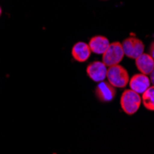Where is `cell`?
<instances>
[{
  "label": "cell",
  "instance_id": "obj_1",
  "mask_svg": "<svg viewBox=\"0 0 154 154\" xmlns=\"http://www.w3.org/2000/svg\"><path fill=\"white\" fill-rule=\"evenodd\" d=\"M106 78L108 82L115 88H125L129 82V76L127 69L118 64L107 68Z\"/></svg>",
  "mask_w": 154,
  "mask_h": 154
},
{
  "label": "cell",
  "instance_id": "obj_2",
  "mask_svg": "<svg viewBox=\"0 0 154 154\" xmlns=\"http://www.w3.org/2000/svg\"><path fill=\"white\" fill-rule=\"evenodd\" d=\"M121 107L123 111L128 116H132L138 110L139 106L141 103V98L140 95L137 93L136 91L130 90H125L120 100Z\"/></svg>",
  "mask_w": 154,
  "mask_h": 154
},
{
  "label": "cell",
  "instance_id": "obj_3",
  "mask_svg": "<svg viewBox=\"0 0 154 154\" xmlns=\"http://www.w3.org/2000/svg\"><path fill=\"white\" fill-rule=\"evenodd\" d=\"M124 50L122 44L119 42H114L109 45L108 48L103 54V62L106 66H111L119 64L124 57Z\"/></svg>",
  "mask_w": 154,
  "mask_h": 154
},
{
  "label": "cell",
  "instance_id": "obj_4",
  "mask_svg": "<svg viewBox=\"0 0 154 154\" xmlns=\"http://www.w3.org/2000/svg\"><path fill=\"white\" fill-rule=\"evenodd\" d=\"M122 46L125 57L133 59H136L141 54H143L145 49L142 41L135 37H129L125 39Z\"/></svg>",
  "mask_w": 154,
  "mask_h": 154
},
{
  "label": "cell",
  "instance_id": "obj_5",
  "mask_svg": "<svg viewBox=\"0 0 154 154\" xmlns=\"http://www.w3.org/2000/svg\"><path fill=\"white\" fill-rule=\"evenodd\" d=\"M107 74V66L103 62L95 61L87 66V75L95 82L104 80Z\"/></svg>",
  "mask_w": 154,
  "mask_h": 154
},
{
  "label": "cell",
  "instance_id": "obj_6",
  "mask_svg": "<svg viewBox=\"0 0 154 154\" xmlns=\"http://www.w3.org/2000/svg\"><path fill=\"white\" fill-rule=\"evenodd\" d=\"M95 93H96L97 98L101 102L107 103V102H111L114 99L116 93V88L112 85V84L103 80L99 83V85L96 87Z\"/></svg>",
  "mask_w": 154,
  "mask_h": 154
},
{
  "label": "cell",
  "instance_id": "obj_7",
  "mask_svg": "<svg viewBox=\"0 0 154 154\" xmlns=\"http://www.w3.org/2000/svg\"><path fill=\"white\" fill-rule=\"evenodd\" d=\"M130 89L138 94H142L149 86L150 80L145 74H136L129 79Z\"/></svg>",
  "mask_w": 154,
  "mask_h": 154
},
{
  "label": "cell",
  "instance_id": "obj_8",
  "mask_svg": "<svg viewBox=\"0 0 154 154\" xmlns=\"http://www.w3.org/2000/svg\"><path fill=\"white\" fill-rule=\"evenodd\" d=\"M72 57L78 62H86L91 57V48L88 44L84 42H79L72 47Z\"/></svg>",
  "mask_w": 154,
  "mask_h": 154
},
{
  "label": "cell",
  "instance_id": "obj_9",
  "mask_svg": "<svg viewBox=\"0 0 154 154\" xmlns=\"http://www.w3.org/2000/svg\"><path fill=\"white\" fill-rule=\"evenodd\" d=\"M136 66L140 73L149 75L154 68V59L149 54H141L136 58Z\"/></svg>",
  "mask_w": 154,
  "mask_h": 154
},
{
  "label": "cell",
  "instance_id": "obj_10",
  "mask_svg": "<svg viewBox=\"0 0 154 154\" xmlns=\"http://www.w3.org/2000/svg\"><path fill=\"white\" fill-rule=\"evenodd\" d=\"M110 43L106 37L102 35H96L92 37L89 42L91 51L97 54H103L108 48Z\"/></svg>",
  "mask_w": 154,
  "mask_h": 154
},
{
  "label": "cell",
  "instance_id": "obj_11",
  "mask_svg": "<svg viewBox=\"0 0 154 154\" xmlns=\"http://www.w3.org/2000/svg\"><path fill=\"white\" fill-rule=\"evenodd\" d=\"M141 102L148 110L154 111V85L149 86L142 93Z\"/></svg>",
  "mask_w": 154,
  "mask_h": 154
},
{
  "label": "cell",
  "instance_id": "obj_12",
  "mask_svg": "<svg viewBox=\"0 0 154 154\" xmlns=\"http://www.w3.org/2000/svg\"><path fill=\"white\" fill-rule=\"evenodd\" d=\"M149 52H150V55L153 57V59H154V42L151 44V45H150V48H149Z\"/></svg>",
  "mask_w": 154,
  "mask_h": 154
},
{
  "label": "cell",
  "instance_id": "obj_13",
  "mask_svg": "<svg viewBox=\"0 0 154 154\" xmlns=\"http://www.w3.org/2000/svg\"><path fill=\"white\" fill-rule=\"evenodd\" d=\"M150 74V78H149V80H150V82L153 84L154 85V68H153V70L149 73Z\"/></svg>",
  "mask_w": 154,
  "mask_h": 154
},
{
  "label": "cell",
  "instance_id": "obj_14",
  "mask_svg": "<svg viewBox=\"0 0 154 154\" xmlns=\"http://www.w3.org/2000/svg\"><path fill=\"white\" fill-rule=\"evenodd\" d=\"M1 14H2V8L0 7V16H1Z\"/></svg>",
  "mask_w": 154,
  "mask_h": 154
}]
</instances>
